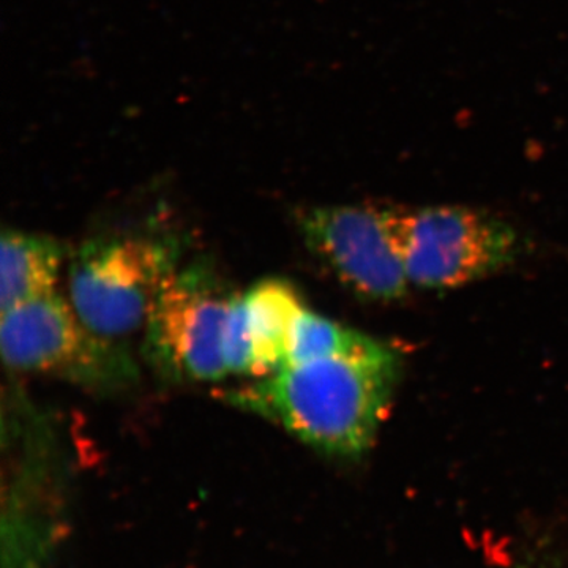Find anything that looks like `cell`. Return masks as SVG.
Listing matches in <instances>:
<instances>
[{
    "label": "cell",
    "instance_id": "cell-2",
    "mask_svg": "<svg viewBox=\"0 0 568 568\" xmlns=\"http://www.w3.org/2000/svg\"><path fill=\"white\" fill-rule=\"evenodd\" d=\"M182 239L138 231L99 235L73 253L70 302L97 334L119 339L144 327L164 283L181 267Z\"/></svg>",
    "mask_w": 568,
    "mask_h": 568
},
{
    "label": "cell",
    "instance_id": "cell-1",
    "mask_svg": "<svg viewBox=\"0 0 568 568\" xmlns=\"http://www.w3.org/2000/svg\"><path fill=\"white\" fill-rule=\"evenodd\" d=\"M399 366L398 351L376 339L362 353L284 365L222 396L323 454L361 457L386 417Z\"/></svg>",
    "mask_w": 568,
    "mask_h": 568
},
{
    "label": "cell",
    "instance_id": "cell-8",
    "mask_svg": "<svg viewBox=\"0 0 568 568\" xmlns=\"http://www.w3.org/2000/svg\"><path fill=\"white\" fill-rule=\"evenodd\" d=\"M0 253L2 313L54 293L61 274L63 248L50 235L6 230Z\"/></svg>",
    "mask_w": 568,
    "mask_h": 568
},
{
    "label": "cell",
    "instance_id": "cell-9",
    "mask_svg": "<svg viewBox=\"0 0 568 568\" xmlns=\"http://www.w3.org/2000/svg\"><path fill=\"white\" fill-rule=\"evenodd\" d=\"M375 342L376 338L372 336L343 327L342 324L305 308L291 331L286 365L362 353Z\"/></svg>",
    "mask_w": 568,
    "mask_h": 568
},
{
    "label": "cell",
    "instance_id": "cell-5",
    "mask_svg": "<svg viewBox=\"0 0 568 568\" xmlns=\"http://www.w3.org/2000/svg\"><path fill=\"white\" fill-rule=\"evenodd\" d=\"M407 280L428 290L477 282L514 261L518 237L503 220L466 207L395 211Z\"/></svg>",
    "mask_w": 568,
    "mask_h": 568
},
{
    "label": "cell",
    "instance_id": "cell-6",
    "mask_svg": "<svg viewBox=\"0 0 568 568\" xmlns=\"http://www.w3.org/2000/svg\"><path fill=\"white\" fill-rule=\"evenodd\" d=\"M306 248L347 290L369 301L402 298L409 287L395 211L376 205H320L295 213Z\"/></svg>",
    "mask_w": 568,
    "mask_h": 568
},
{
    "label": "cell",
    "instance_id": "cell-4",
    "mask_svg": "<svg viewBox=\"0 0 568 568\" xmlns=\"http://www.w3.org/2000/svg\"><path fill=\"white\" fill-rule=\"evenodd\" d=\"M235 294L204 261L179 267L153 302L142 355L164 383H215L230 375L224 331Z\"/></svg>",
    "mask_w": 568,
    "mask_h": 568
},
{
    "label": "cell",
    "instance_id": "cell-7",
    "mask_svg": "<svg viewBox=\"0 0 568 568\" xmlns=\"http://www.w3.org/2000/svg\"><path fill=\"white\" fill-rule=\"evenodd\" d=\"M305 308L297 290L282 278L235 294L224 331L227 373L257 379L286 365L291 331Z\"/></svg>",
    "mask_w": 568,
    "mask_h": 568
},
{
    "label": "cell",
    "instance_id": "cell-3",
    "mask_svg": "<svg viewBox=\"0 0 568 568\" xmlns=\"http://www.w3.org/2000/svg\"><path fill=\"white\" fill-rule=\"evenodd\" d=\"M0 349L13 372L58 377L100 394L126 390L140 379L126 346L92 331L55 291L2 313Z\"/></svg>",
    "mask_w": 568,
    "mask_h": 568
}]
</instances>
